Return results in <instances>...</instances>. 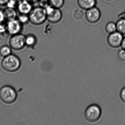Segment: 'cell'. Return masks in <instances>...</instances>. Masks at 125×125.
<instances>
[{
    "label": "cell",
    "mask_w": 125,
    "mask_h": 125,
    "mask_svg": "<svg viewBox=\"0 0 125 125\" xmlns=\"http://www.w3.org/2000/svg\"><path fill=\"white\" fill-rule=\"evenodd\" d=\"M28 16L30 22L36 26L41 25L47 21L46 9L39 6L33 8Z\"/></svg>",
    "instance_id": "cell-1"
},
{
    "label": "cell",
    "mask_w": 125,
    "mask_h": 125,
    "mask_svg": "<svg viewBox=\"0 0 125 125\" xmlns=\"http://www.w3.org/2000/svg\"><path fill=\"white\" fill-rule=\"evenodd\" d=\"M21 65L20 58L16 55L12 54L4 57L1 62L2 68L8 72H15L20 68Z\"/></svg>",
    "instance_id": "cell-2"
},
{
    "label": "cell",
    "mask_w": 125,
    "mask_h": 125,
    "mask_svg": "<svg viewBox=\"0 0 125 125\" xmlns=\"http://www.w3.org/2000/svg\"><path fill=\"white\" fill-rule=\"evenodd\" d=\"M17 98V94L15 89L9 85H5L0 89V99L6 104L14 103Z\"/></svg>",
    "instance_id": "cell-3"
},
{
    "label": "cell",
    "mask_w": 125,
    "mask_h": 125,
    "mask_svg": "<svg viewBox=\"0 0 125 125\" xmlns=\"http://www.w3.org/2000/svg\"><path fill=\"white\" fill-rule=\"evenodd\" d=\"M102 111L100 107L96 104L88 106L85 110L84 117L86 120L91 123L98 121L101 117Z\"/></svg>",
    "instance_id": "cell-4"
},
{
    "label": "cell",
    "mask_w": 125,
    "mask_h": 125,
    "mask_svg": "<svg viewBox=\"0 0 125 125\" xmlns=\"http://www.w3.org/2000/svg\"><path fill=\"white\" fill-rule=\"evenodd\" d=\"M47 21L51 24H55L60 22L62 18V13L60 9L55 8L49 5L46 8Z\"/></svg>",
    "instance_id": "cell-5"
},
{
    "label": "cell",
    "mask_w": 125,
    "mask_h": 125,
    "mask_svg": "<svg viewBox=\"0 0 125 125\" xmlns=\"http://www.w3.org/2000/svg\"><path fill=\"white\" fill-rule=\"evenodd\" d=\"M9 43L11 49L16 50H21L26 46L25 36L21 33L12 35L9 39Z\"/></svg>",
    "instance_id": "cell-6"
},
{
    "label": "cell",
    "mask_w": 125,
    "mask_h": 125,
    "mask_svg": "<svg viewBox=\"0 0 125 125\" xmlns=\"http://www.w3.org/2000/svg\"><path fill=\"white\" fill-rule=\"evenodd\" d=\"M124 35L116 31L109 34L107 39L108 45L113 48H117L121 46Z\"/></svg>",
    "instance_id": "cell-7"
},
{
    "label": "cell",
    "mask_w": 125,
    "mask_h": 125,
    "mask_svg": "<svg viewBox=\"0 0 125 125\" xmlns=\"http://www.w3.org/2000/svg\"><path fill=\"white\" fill-rule=\"evenodd\" d=\"M85 19L87 21L91 24L97 23L101 19V11L96 6L86 10Z\"/></svg>",
    "instance_id": "cell-8"
},
{
    "label": "cell",
    "mask_w": 125,
    "mask_h": 125,
    "mask_svg": "<svg viewBox=\"0 0 125 125\" xmlns=\"http://www.w3.org/2000/svg\"><path fill=\"white\" fill-rule=\"evenodd\" d=\"M23 25L17 19L7 21V30L10 35H15L21 33L23 29Z\"/></svg>",
    "instance_id": "cell-9"
},
{
    "label": "cell",
    "mask_w": 125,
    "mask_h": 125,
    "mask_svg": "<svg viewBox=\"0 0 125 125\" xmlns=\"http://www.w3.org/2000/svg\"><path fill=\"white\" fill-rule=\"evenodd\" d=\"M17 11L20 14H29L32 9L33 4L27 0H22L17 5Z\"/></svg>",
    "instance_id": "cell-10"
},
{
    "label": "cell",
    "mask_w": 125,
    "mask_h": 125,
    "mask_svg": "<svg viewBox=\"0 0 125 125\" xmlns=\"http://www.w3.org/2000/svg\"><path fill=\"white\" fill-rule=\"evenodd\" d=\"M77 3L81 9L87 10L96 6V0H77Z\"/></svg>",
    "instance_id": "cell-11"
},
{
    "label": "cell",
    "mask_w": 125,
    "mask_h": 125,
    "mask_svg": "<svg viewBox=\"0 0 125 125\" xmlns=\"http://www.w3.org/2000/svg\"><path fill=\"white\" fill-rule=\"evenodd\" d=\"M6 21H11L17 19L18 14L17 11L14 8L7 7L3 10Z\"/></svg>",
    "instance_id": "cell-12"
},
{
    "label": "cell",
    "mask_w": 125,
    "mask_h": 125,
    "mask_svg": "<svg viewBox=\"0 0 125 125\" xmlns=\"http://www.w3.org/2000/svg\"><path fill=\"white\" fill-rule=\"evenodd\" d=\"M37 39L35 36L32 34H28L25 36L26 46L32 47L37 43Z\"/></svg>",
    "instance_id": "cell-13"
},
{
    "label": "cell",
    "mask_w": 125,
    "mask_h": 125,
    "mask_svg": "<svg viewBox=\"0 0 125 125\" xmlns=\"http://www.w3.org/2000/svg\"><path fill=\"white\" fill-rule=\"evenodd\" d=\"M117 31L125 35V19H119L116 23Z\"/></svg>",
    "instance_id": "cell-14"
},
{
    "label": "cell",
    "mask_w": 125,
    "mask_h": 125,
    "mask_svg": "<svg viewBox=\"0 0 125 125\" xmlns=\"http://www.w3.org/2000/svg\"><path fill=\"white\" fill-rule=\"evenodd\" d=\"M49 5L55 8L60 9L65 4V0H49Z\"/></svg>",
    "instance_id": "cell-15"
},
{
    "label": "cell",
    "mask_w": 125,
    "mask_h": 125,
    "mask_svg": "<svg viewBox=\"0 0 125 125\" xmlns=\"http://www.w3.org/2000/svg\"><path fill=\"white\" fill-rule=\"evenodd\" d=\"M11 48L8 45H3L0 47V55L3 57L11 54Z\"/></svg>",
    "instance_id": "cell-16"
},
{
    "label": "cell",
    "mask_w": 125,
    "mask_h": 125,
    "mask_svg": "<svg viewBox=\"0 0 125 125\" xmlns=\"http://www.w3.org/2000/svg\"><path fill=\"white\" fill-rule=\"evenodd\" d=\"M105 31L108 33H112L117 31L116 23L113 22H109L106 24L105 27Z\"/></svg>",
    "instance_id": "cell-17"
},
{
    "label": "cell",
    "mask_w": 125,
    "mask_h": 125,
    "mask_svg": "<svg viewBox=\"0 0 125 125\" xmlns=\"http://www.w3.org/2000/svg\"><path fill=\"white\" fill-rule=\"evenodd\" d=\"M84 16V13L82 9H77L74 10L73 13L74 18L76 20H81L83 18Z\"/></svg>",
    "instance_id": "cell-18"
},
{
    "label": "cell",
    "mask_w": 125,
    "mask_h": 125,
    "mask_svg": "<svg viewBox=\"0 0 125 125\" xmlns=\"http://www.w3.org/2000/svg\"><path fill=\"white\" fill-rule=\"evenodd\" d=\"M17 19L23 25L30 22V19L28 14H20L18 16Z\"/></svg>",
    "instance_id": "cell-19"
},
{
    "label": "cell",
    "mask_w": 125,
    "mask_h": 125,
    "mask_svg": "<svg viewBox=\"0 0 125 125\" xmlns=\"http://www.w3.org/2000/svg\"><path fill=\"white\" fill-rule=\"evenodd\" d=\"M8 34L10 35L8 32L6 24L4 23H0V35L3 37H6Z\"/></svg>",
    "instance_id": "cell-20"
},
{
    "label": "cell",
    "mask_w": 125,
    "mask_h": 125,
    "mask_svg": "<svg viewBox=\"0 0 125 125\" xmlns=\"http://www.w3.org/2000/svg\"><path fill=\"white\" fill-rule=\"evenodd\" d=\"M22 0H9L6 6L10 8H15L17 7V5Z\"/></svg>",
    "instance_id": "cell-21"
},
{
    "label": "cell",
    "mask_w": 125,
    "mask_h": 125,
    "mask_svg": "<svg viewBox=\"0 0 125 125\" xmlns=\"http://www.w3.org/2000/svg\"><path fill=\"white\" fill-rule=\"evenodd\" d=\"M118 57L120 60L122 61H125V50L122 49L119 51L118 53Z\"/></svg>",
    "instance_id": "cell-22"
},
{
    "label": "cell",
    "mask_w": 125,
    "mask_h": 125,
    "mask_svg": "<svg viewBox=\"0 0 125 125\" xmlns=\"http://www.w3.org/2000/svg\"><path fill=\"white\" fill-rule=\"evenodd\" d=\"M52 31V27L50 26V25H46L44 28L43 33L46 35H48L51 33Z\"/></svg>",
    "instance_id": "cell-23"
},
{
    "label": "cell",
    "mask_w": 125,
    "mask_h": 125,
    "mask_svg": "<svg viewBox=\"0 0 125 125\" xmlns=\"http://www.w3.org/2000/svg\"><path fill=\"white\" fill-rule=\"evenodd\" d=\"M5 21L3 10L0 9V23H4Z\"/></svg>",
    "instance_id": "cell-24"
},
{
    "label": "cell",
    "mask_w": 125,
    "mask_h": 125,
    "mask_svg": "<svg viewBox=\"0 0 125 125\" xmlns=\"http://www.w3.org/2000/svg\"><path fill=\"white\" fill-rule=\"evenodd\" d=\"M120 97L121 101L125 103V87L123 88L121 91Z\"/></svg>",
    "instance_id": "cell-25"
},
{
    "label": "cell",
    "mask_w": 125,
    "mask_h": 125,
    "mask_svg": "<svg viewBox=\"0 0 125 125\" xmlns=\"http://www.w3.org/2000/svg\"><path fill=\"white\" fill-rule=\"evenodd\" d=\"M9 0H0V6H7Z\"/></svg>",
    "instance_id": "cell-26"
},
{
    "label": "cell",
    "mask_w": 125,
    "mask_h": 125,
    "mask_svg": "<svg viewBox=\"0 0 125 125\" xmlns=\"http://www.w3.org/2000/svg\"><path fill=\"white\" fill-rule=\"evenodd\" d=\"M118 19H125V10L123 11L118 16Z\"/></svg>",
    "instance_id": "cell-27"
},
{
    "label": "cell",
    "mask_w": 125,
    "mask_h": 125,
    "mask_svg": "<svg viewBox=\"0 0 125 125\" xmlns=\"http://www.w3.org/2000/svg\"><path fill=\"white\" fill-rule=\"evenodd\" d=\"M121 47L122 49L125 50V36L124 37L121 45Z\"/></svg>",
    "instance_id": "cell-28"
},
{
    "label": "cell",
    "mask_w": 125,
    "mask_h": 125,
    "mask_svg": "<svg viewBox=\"0 0 125 125\" xmlns=\"http://www.w3.org/2000/svg\"><path fill=\"white\" fill-rule=\"evenodd\" d=\"M27 0L30 2L33 5V4L38 2L39 0Z\"/></svg>",
    "instance_id": "cell-29"
},
{
    "label": "cell",
    "mask_w": 125,
    "mask_h": 125,
    "mask_svg": "<svg viewBox=\"0 0 125 125\" xmlns=\"http://www.w3.org/2000/svg\"><path fill=\"white\" fill-rule=\"evenodd\" d=\"M107 0V1H111L112 0Z\"/></svg>",
    "instance_id": "cell-30"
}]
</instances>
